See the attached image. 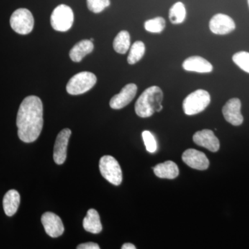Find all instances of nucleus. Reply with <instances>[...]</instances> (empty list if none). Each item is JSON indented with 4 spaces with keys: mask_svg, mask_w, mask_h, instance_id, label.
Here are the masks:
<instances>
[{
    "mask_svg": "<svg viewBox=\"0 0 249 249\" xmlns=\"http://www.w3.org/2000/svg\"><path fill=\"white\" fill-rule=\"evenodd\" d=\"M18 134L24 142H32L38 138L43 127V105L40 98L29 96L23 100L17 116Z\"/></svg>",
    "mask_w": 249,
    "mask_h": 249,
    "instance_id": "f257e3e1",
    "label": "nucleus"
},
{
    "mask_svg": "<svg viewBox=\"0 0 249 249\" xmlns=\"http://www.w3.org/2000/svg\"><path fill=\"white\" fill-rule=\"evenodd\" d=\"M163 93L160 88L152 86L147 88L136 102V114L140 117L147 118L155 112H160L163 109Z\"/></svg>",
    "mask_w": 249,
    "mask_h": 249,
    "instance_id": "f03ea898",
    "label": "nucleus"
},
{
    "mask_svg": "<svg viewBox=\"0 0 249 249\" xmlns=\"http://www.w3.org/2000/svg\"><path fill=\"white\" fill-rule=\"evenodd\" d=\"M210 103V93L204 89H197L190 93L183 101V111L186 115H196L204 111Z\"/></svg>",
    "mask_w": 249,
    "mask_h": 249,
    "instance_id": "7ed1b4c3",
    "label": "nucleus"
},
{
    "mask_svg": "<svg viewBox=\"0 0 249 249\" xmlns=\"http://www.w3.org/2000/svg\"><path fill=\"white\" fill-rule=\"evenodd\" d=\"M97 78L96 75L89 71H82L77 73L67 83L66 89L71 95L83 94L89 91L96 85Z\"/></svg>",
    "mask_w": 249,
    "mask_h": 249,
    "instance_id": "20e7f679",
    "label": "nucleus"
},
{
    "mask_svg": "<svg viewBox=\"0 0 249 249\" xmlns=\"http://www.w3.org/2000/svg\"><path fill=\"white\" fill-rule=\"evenodd\" d=\"M99 169L103 178L111 184L119 186L122 182L123 174L120 165L111 156L106 155L101 157Z\"/></svg>",
    "mask_w": 249,
    "mask_h": 249,
    "instance_id": "39448f33",
    "label": "nucleus"
},
{
    "mask_svg": "<svg viewBox=\"0 0 249 249\" xmlns=\"http://www.w3.org/2000/svg\"><path fill=\"white\" fill-rule=\"evenodd\" d=\"M74 16L70 6L60 4L53 10L51 16V24L54 30L66 32L73 25Z\"/></svg>",
    "mask_w": 249,
    "mask_h": 249,
    "instance_id": "423d86ee",
    "label": "nucleus"
},
{
    "mask_svg": "<svg viewBox=\"0 0 249 249\" xmlns=\"http://www.w3.org/2000/svg\"><path fill=\"white\" fill-rule=\"evenodd\" d=\"M11 27L18 34L27 35L34 29V18L31 11L27 9L16 10L10 19Z\"/></svg>",
    "mask_w": 249,
    "mask_h": 249,
    "instance_id": "0eeeda50",
    "label": "nucleus"
},
{
    "mask_svg": "<svg viewBox=\"0 0 249 249\" xmlns=\"http://www.w3.org/2000/svg\"><path fill=\"white\" fill-rule=\"evenodd\" d=\"M210 30L217 35H226L235 30V24L233 19L227 15H215L209 23Z\"/></svg>",
    "mask_w": 249,
    "mask_h": 249,
    "instance_id": "6e6552de",
    "label": "nucleus"
},
{
    "mask_svg": "<svg viewBox=\"0 0 249 249\" xmlns=\"http://www.w3.org/2000/svg\"><path fill=\"white\" fill-rule=\"evenodd\" d=\"M241 106L240 100L234 98L227 101L223 107L222 113L224 119L232 125L239 126L243 123L244 118L241 113Z\"/></svg>",
    "mask_w": 249,
    "mask_h": 249,
    "instance_id": "1a4fd4ad",
    "label": "nucleus"
},
{
    "mask_svg": "<svg viewBox=\"0 0 249 249\" xmlns=\"http://www.w3.org/2000/svg\"><path fill=\"white\" fill-rule=\"evenodd\" d=\"M71 134L70 129L65 128L59 132L53 148V160L55 163L62 165L67 159V145Z\"/></svg>",
    "mask_w": 249,
    "mask_h": 249,
    "instance_id": "9d476101",
    "label": "nucleus"
},
{
    "mask_svg": "<svg viewBox=\"0 0 249 249\" xmlns=\"http://www.w3.org/2000/svg\"><path fill=\"white\" fill-rule=\"evenodd\" d=\"M137 92V85L134 83L126 85L120 93L111 98L109 102L110 107L114 109H120L125 107L134 99Z\"/></svg>",
    "mask_w": 249,
    "mask_h": 249,
    "instance_id": "9b49d317",
    "label": "nucleus"
},
{
    "mask_svg": "<svg viewBox=\"0 0 249 249\" xmlns=\"http://www.w3.org/2000/svg\"><path fill=\"white\" fill-rule=\"evenodd\" d=\"M183 162L193 169L205 170L209 166V160L202 152L196 149H188L182 155Z\"/></svg>",
    "mask_w": 249,
    "mask_h": 249,
    "instance_id": "f8f14e48",
    "label": "nucleus"
},
{
    "mask_svg": "<svg viewBox=\"0 0 249 249\" xmlns=\"http://www.w3.org/2000/svg\"><path fill=\"white\" fill-rule=\"evenodd\" d=\"M41 222L47 235L52 237H58L63 234L65 228L61 219L55 213L47 212L42 214Z\"/></svg>",
    "mask_w": 249,
    "mask_h": 249,
    "instance_id": "ddd939ff",
    "label": "nucleus"
},
{
    "mask_svg": "<svg viewBox=\"0 0 249 249\" xmlns=\"http://www.w3.org/2000/svg\"><path fill=\"white\" fill-rule=\"evenodd\" d=\"M193 142L213 152H217L220 147L219 139L210 129L198 131L193 135Z\"/></svg>",
    "mask_w": 249,
    "mask_h": 249,
    "instance_id": "4468645a",
    "label": "nucleus"
},
{
    "mask_svg": "<svg viewBox=\"0 0 249 249\" xmlns=\"http://www.w3.org/2000/svg\"><path fill=\"white\" fill-rule=\"evenodd\" d=\"M183 70L197 73H210L213 70L211 62L200 56H191L183 62Z\"/></svg>",
    "mask_w": 249,
    "mask_h": 249,
    "instance_id": "2eb2a0df",
    "label": "nucleus"
},
{
    "mask_svg": "<svg viewBox=\"0 0 249 249\" xmlns=\"http://www.w3.org/2000/svg\"><path fill=\"white\" fill-rule=\"evenodd\" d=\"M94 45L89 40H83L73 46L70 52V58L75 62H79L88 54L93 52Z\"/></svg>",
    "mask_w": 249,
    "mask_h": 249,
    "instance_id": "dca6fc26",
    "label": "nucleus"
},
{
    "mask_svg": "<svg viewBox=\"0 0 249 249\" xmlns=\"http://www.w3.org/2000/svg\"><path fill=\"white\" fill-rule=\"evenodd\" d=\"M153 170L156 176L168 179L178 178L179 173L178 165L172 160H167L164 163L157 164L154 167Z\"/></svg>",
    "mask_w": 249,
    "mask_h": 249,
    "instance_id": "f3484780",
    "label": "nucleus"
},
{
    "mask_svg": "<svg viewBox=\"0 0 249 249\" xmlns=\"http://www.w3.org/2000/svg\"><path fill=\"white\" fill-rule=\"evenodd\" d=\"M20 204V196L16 190H10L3 199V208L6 215L11 217L17 212Z\"/></svg>",
    "mask_w": 249,
    "mask_h": 249,
    "instance_id": "a211bd4d",
    "label": "nucleus"
},
{
    "mask_svg": "<svg viewBox=\"0 0 249 249\" xmlns=\"http://www.w3.org/2000/svg\"><path fill=\"white\" fill-rule=\"evenodd\" d=\"M83 227L86 231L93 234H98L102 231L99 214L95 209H89L87 213V215L83 219Z\"/></svg>",
    "mask_w": 249,
    "mask_h": 249,
    "instance_id": "6ab92c4d",
    "label": "nucleus"
},
{
    "mask_svg": "<svg viewBox=\"0 0 249 249\" xmlns=\"http://www.w3.org/2000/svg\"><path fill=\"white\" fill-rule=\"evenodd\" d=\"M114 51L118 53L124 54L130 48V36L127 31H122L118 34L113 42Z\"/></svg>",
    "mask_w": 249,
    "mask_h": 249,
    "instance_id": "aec40b11",
    "label": "nucleus"
},
{
    "mask_svg": "<svg viewBox=\"0 0 249 249\" xmlns=\"http://www.w3.org/2000/svg\"><path fill=\"white\" fill-rule=\"evenodd\" d=\"M186 16V8L181 2H177L170 8L169 19L174 24H181L185 20Z\"/></svg>",
    "mask_w": 249,
    "mask_h": 249,
    "instance_id": "412c9836",
    "label": "nucleus"
},
{
    "mask_svg": "<svg viewBox=\"0 0 249 249\" xmlns=\"http://www.w3.org/2000/svg\"><path fill=\"white\" fill-rule=\"evenodd\" d=\"M145 52V47L142 41H137L131 47L127 62L129 65H134L143 57Z\"/></svg>",
    "mask_w": 249,
    "mask_h": 249,
    "instance_id": "4be33fe9",
    "label": "nucleus"
},
{
    "mask_svg": "<svg viewBox=\"0 0 249 249\" xmlns=\"http://www.w3.org/2000/svg\"><path fill=\"white\" fill-rule=\"evenodd\" d=\"M145 30L153 34H160L164 30L165 21L163 18L157 17L149 19L144 24Z\"/></svg>",
    "mask_w": 249,
    "mask_h": 249,
    "instance_id": "5701e85b",
    "label": "nucleus"
},
{
    "mask_svg": "<svg viewBox=\"0 0 249 249\" xmlns=\"http://www.w3.org/2000/svg\"><path fill=\"white\" fill-rule=\"evenodd\" d=\"M232 60L241 70L249 73V53L240 52L234 54Z\"/></svg>",
    "mask_w": 249,
    "mask_h": 249,
    "instance_id": "b1692460",
    "label": "nucleus"
},
{
    "mask_svg": "<svg viewBox=\"0 0 249 249\" xmlns=\"http://www.w3.org/2000/svg\"><path fill=\"white\" fill-rule=\"evenodd\" d=\"M87 4H88V9L91 12L99 14L110 5V1L109 0H87Z\"/></svg>",
    "mask_w": 249,
    "mask_h": 249,
    "instance_id": "393cba45",
    "label": "nucleus"
},
{
    "mask_svg": "<svg viewBox=\"0 0 249 249\" xmlns=\"http://www.w3.org/2000/svg\"><path fill=\"white\" fill-rule=\"evenodd\" d=\"M142 137L147 151L150 152V153H154V152L157 151V141H156L153 134L149 131L145 130L142 132Z\"/></svg>",
    "mask_w": 249,
    "mask_h": 249,
    "instance_id": "a878e982",
    "label": "nucleus"
},
{
    "mask_svg": "<svg viewBox=\"0 0 249 249\" xmlns=\"http://www.w3.org/2000/svg\"><path fill=\"white\" fill-rule=\"evenodd\" d=\"M77 249H101L98 244L94 242H87V243L80 244L77 247Z\"/></svg>",
    "mask_w": 249,
    "mask_h": 249,
    "instance_id": "bb28decb",
    "label": "nucleus"
},
{
    "mask_svg": "<svg viewBox=\"0 0 249 249\" xmlns=\"http://www.w3.org/2000/svg\"><path fill=\"white\" fill-rule=\"evenodd\" d=\"M121 249H136L135 246L132 245L131 243H125L123 245L122 248Z\"/></svg>",
    "mask_w": 249,
    "mask_h": 249,
    "instance_id": "cd10ccee",
    "label": "nucleus"
},
{
    "mask_svg": "<svg viewBox=\"0 0 249 249\" xmlns=\"http://www.w3.org/2000/svg\"><path fill=\"white\" fill-rule=\"evenodd\" d=\"M248 4H249V0H248Z\"/></svg>",
    "mask_w": 249,
    "mask_h": 249,
    "instance_id": "c85d7f7f",
    "label": "nucleus"
}]
</instances>
